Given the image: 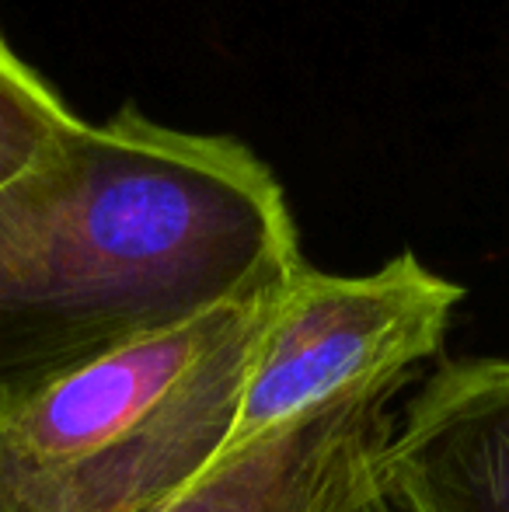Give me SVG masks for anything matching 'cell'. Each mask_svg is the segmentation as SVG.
<instances>
[{"instance_id": "6da1fadb", "label": "cell", "mask_w": 509, "mask_h": 512, "mask_svg": "<svg viewBox=\"0 0 509 512\" xmlns=\"http://www.w3.org/2000/svg\"><path fill=\"white\" fill-rule=\"evenodd\" d=\"M304 265L286 192L234 136L133 105L0 185V391L272 290Z\"/></svg>"}, {"instance_id": "7a4b0ae2", "label": "cell", "mask_w": 509, "mask_h": 512, "mask_svg": "<svg viewBox=\"0 0 509 512\" xmlns=\"http://www.w3.org/2000/svg\"><path fill=\"white\" fill-rule=\"evenodd\" d=\"M279 286L0 391V512H164L227 450Z\"/></svg>"}, {"instance_id": "3957f363", "label": "cell", "mask_w": 509, "mask_h": 512, "mask_svg": "<svg viewBox=\"0 0 509 512\" xmlns=\"http://www.w3.org/2000/svg\"><path fill=\"white\" fill-rule=\"evenodd\" d=\"M461 300L464 286L412 251L367 276H332L304 262L272 297L224 453L370 387L408 384L443 349Z\"/></svg>"}, {"instance_id": "277c9868", "label": "cell", "mask_w": 509, "mask_h": 512, "mask_svg": "<svg viewBox=\"0 0 509 512\" xmlns=\"http://www.w3.org/2000/svg\"><path fill=\"white\" fill-rule=\"evenodd\" d=\"M377 485L394 512H509V356L429 373L394 418Z\"/></svg>"}, {"instance_id": "5b68a950", "label": "cell", "mask_w": 509, "mask_h": 512, "mask_svg": "<svg viewBox=\"0 0 509 512\" xmlns=\"http://www.w3.org/2000/svg\"><path fill=\"white\" fill-rule=\"evenodd\" d=\"M405 387H370L224 453L164 512H353L377 488L391 401Z\"/></svg>"}, {"instance_id": "8992f818", "label": "cell", "mask_w": 509, "mask_h": 512, "mask_svg": "<svg viewBox=\"0 0 509 512\" xmlns=\"http://www.w3.org/2000/svg\"><path fill=\"white\" fill-rule=\"evenodd\" d=\"M81 122L0 35V185L32 168Z\"/></svg>"}, {"instance_id": "52a82bcc", "label": "cell", "mask_w": 509, "mask_h": 512, "mask_svg": "<svg viewBox=\"0 0 509 512\" xmlns=\"http://www.w3.org/2000/svg\"><path fill=\"white\" fill-rule=\"evenodd\" d=\"M353 512H394V509H391V502H387V499H384L381 485H377V488H374V492H370V495H367V499H363V502H360V506H356Z\"/></svg>"}]
</instances>
